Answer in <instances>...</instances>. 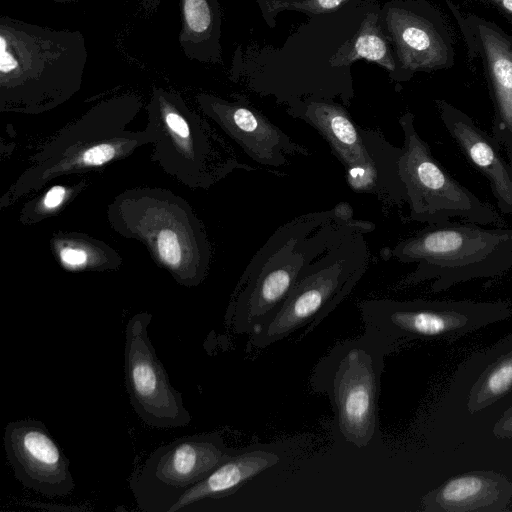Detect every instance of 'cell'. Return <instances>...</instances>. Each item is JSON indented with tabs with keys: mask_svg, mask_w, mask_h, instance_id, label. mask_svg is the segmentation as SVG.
Segmentation results:
<instances>
[{
	"mask_svg": "<svg viewBox=\"0 0 512 512\" xmlns=\"http://www.w3.org/2000/svg\"><path fill=\"white\" fill-rule=\"evenodd\" d=\"M374 224L353 218L349 203L297 216L279 226L254 254L238 280L224 317L235 334L250 335L283 303L321 255L354 232Z\"/></svg>",
	"mask_w": 512,
	"mask_h": 512,
	"instance_id": "1",
	"label": "cell"
},
{
	"mask_svg": "<svg viewBox=\"0 0 512 512\" xmlns=\"http://www.w3.org/2000/svg\"><path fill=\"white\" fill-rule=\"evenodd\" d=\"M88 50L78 30L0 17V112L38 115L80 91Z\"/></svg>",
	"mask_w": 512,
	"mask_h": 512,
	"instance_id": "2",
	"label": "cell"
},
{
	"mask_svg": "<svg viewBox=\"0 0 512 512\" xmlns=\"http://www.w3.org/2000/svg\"><path fill=\"white\" fill-rule=\"evenodd\" d=\"M142 97L127 92L104 99L62 127L30 157L29 166L0 198V209L68 175L102 171L152 144L148 130H127L143 108Z\"/></svg>",
	"mask_w": 512,
	"mask_h": 512,
	"instance_id": "3",
	"label": "cell"
},
{
	"mask_svg": "<svg viewBox=\"0 0 512 512\" xmlns=\"http://www.w3.org/2000/svg\"><path fill=\"white\" fill-rule=\"evenodd\" d=\"M106 216L114 232L139 241L179 285L197 287L208 276L212 246L205 226L191 205L171 190L126 189L108 204Z\"/></svg>",
	"mask_w": 512,
	"mask_h": 512,
	"instance_id": "4",
	"label": "cell"
},
{
	"mask_svg": "<svg viewBox=\"0 0 512 512\" xmlns=\"http://www.w3.org/2000/svg\"><path fill=\"white\" fill-rule=\"evenodd\" d=\"M402 263L416 269L399 283L405 288L432 280L431 291L478 278L502 275L512 268V229H488L480 224L446 220L428 224L392 250Z\"/></svg>",
	"mask_w": 512,
	"mask_h": 512,
	"instance_id": "5",
	"label": "cell"
},
{
	"mask_svg": "<svg viewBox=\"0 0 512 512\" xmlns=\"http://www.w3.org/2000/svg\"><path fill=\"white\" fill-rule=\"evenodd\" d=\"M146 112L151 160L187 188L207 190L237 169L255 170L178 92L154 87Z\"/></svg>",
	"mask_w": 512,
	"mask_h": 512,
	"instance_id": "6",
	"label": "cell"
},
{
	"mask_svg": "<svg viewBox=\"0 0 512 512\" xmlns=\"http://www.w3.org/2000/svg\"><path fill=\"white\" fill-rule=\"evenodd\" d=\"M388 354L391 352L381 339L364 332L336 343L311 373V389L327 395L341 439L356 448H366L374 440L384 359Z\"/></svg>",
	"mask_w": 512,
	"mask_h": 512,
	"instance_id": "7",
	"label": "cell"
},
{
	"mask_svg": "<svg viewBox=\"0 0 512 512\" xmlns=\"http://www.w3.org/2000/svg\"><path fill=\"white\" fill-rule=\"evenodd\" d=\"M364 232L345 236L312 263L280 307L248 339L249 349H264L295 331L311 332L354 289L369 263Z\"/></svg>",
	"mask_w": 512,
	"mask_h": 512,
	"instance_id": "8",
	"label": "cell"
},
{
	"mask_svg": "<svg viewBox=\"0 0 512 512\" xmlns=\"http://www.w3.org/2000/svg\"><path fill=\"white\" fill-rule=\"evenodd\" d=\"M368 332L390 352L412 341H454L512 316L508 301L368 299L358 302Z\"/></svg>",
	"mask_w": 512,
	"mask_h": 512,
	"instance_id": "9",
	"label": "cell"
},
{
	"mask_svg": "<svg viewBox=\"0 0 512 512\" xmlns=\"http://www.w3.org/2000/svg\"><path fill=\"white\" fill-rule=\"evenodd\" d=\"M404 134L399 174L407 192L410 218L434 224L459 217L480 225L497 222L498 214L461 185L433 156L414 126V115L399 118Z\"/></svg>",
	"mask_w": 512,
	"mask_h": 512,
	"instance_id": "10",
	"label": "cell"
},
{
	"mask_svg": "<svg viewBox=\"0 0 512 512\" xmlns=\"http://www.w3.org/2000/svg\"><path fill=\"white\" fill-rule=\"evenodd\" d=\"M232 453L218 432L183 436L159 446L129 479L137 507L144 512H169L189 488Z\"/></svg>",
	"mask_w": 512,
	"mask_h": 512,
	"instance_id": "11",
	"label": "cell"
},
{
	"mask_svg": "<svg viewBox=\"0 0 512 512\" xmlns=\"http://www.w3.org/2000/svg\"><path fill=\"white\" fill-rule=\"evenodd\" d=\"M152 314L133 315L125 330L124 372L130 404L154 428L188 426L192 420L182 393L174 389L148 336Z\"/></svg>",
	"mask_w": 512,
	"mask_h": 512,
	"instance_id": "12",
	"label": "cell"
},
{
	"mask_svg": "<svg viewBox=\"0 0 512 512\" xmlns=\"http://www.w3.org/2000/svg\"><path fill=\"white\" fill-rule=\"evenodd\" d=\"M384 26L395 46L400 70L416 72L449 69L455 63L453 39L441 13L424 0L388 5Z\"/></svg>",
	"mask_w": 512,
	"mask_h": 512,
	"instance_id": "13",
	"label": "cell"
},
{
	"mask_svg": "<svg viewBox=\"0 0 512 512\" xmlns=\"http://www.w3.org/2000/svg\"><path fill=\"white\" fill-rule=\"evenodd\" d=\"M454 15L471 59L482 64L494 107L492 135L512 161V35L478 15L463 16L450 0H444Z\"/></svg>",
	"mask_w": 512,
	"mask_h": 512,
	"instance_id": "14",
	"label": "cell"
},
{
	"mask_svg": "<svg viewBox=\"0 0 512 512\" xmlns=\"http://www.w3.org/2000/svg\"><path fill=\"white\" fill-rule=\"evenodd\" d=\"M3 442L14 476L25 488L48 497L67 496L74 490L70 460L43 422L11 421Z\"/></svg>",
	"mask_w": 512,
	"mask_h": 512,
	"instance_id": "15",
	"label": "cell"
},
{
	"mask_svg": "<svg viewBox=\"0 0 512 512\" xmlns=\"http://www.w3.org/2000/svg\"><path fill=\"white\" fill-rule=\"evenodd\" d=\"M196 101L202 113L258 164L281 167L289 164V157L311 154L244 98L199 93Z\"/></svg>",
	"mask_w": 512,
	"mask_h": 512,
	"instance_id": "16",
	"label": "cell"
},
{
	"mask_svg": "<svg viewBox=\"0 0 512 512\" xmlns=\"http://www.w3.org/2000/svg\"><path fill=\"white\" fill-rule=\"evenodd\" d=\"M440 119L468 161L488 180L499 210L512 214V165L501 144L466 113L445 100H436Z\"/></svg>",
	"mask_w": 512,
	"mask_h": 512,
	"instance_id": "17",
	"label": "cell"
},
{
	"mask_svg": "<svg viewBox=\"0 0 512 512\" xmlns=\"http://www.w3.org/2000/svg\"><path fill=\"white\" fill-rule=\"evenodd\" d=\"M287 103L290 116L305 121L326 140L343 165L345 174L370 164L361 127L343 106L331 99L318 97L293 99Z\"/></svg>",
	"mask_w": 512,
	"mask_h": 512,
	"instance_id": "18",
	"label": "cell"
},
{
	"mask_svg": "<svg viewBox=\"0 0 512 512\" xmlns=\"http://www.w3.org/2000/svg\"><path fill=\"white\" fill-rule=\"evenodd\" d=\"M512 500V482L491 471H470L449 478L425 494L426 512H504Z\"/></svg>",
	"mask_w": 512,
	"mask_h": 512,
	"instance_id": "19",
	"label": "cell"
},
{
	"mask_svg": "<svg viewBox=\"0 0 512 512\" xmlns=\"http://www.w3.org/2000/svg\"><path fill=\"white\" fill-rule=\"evenodd\" d=\"M279 461L276 453L264 449L234 452L203 480L189 488L169 512L204 511L209 505L232 496L249 480Z\"/></svg>",
	"mask_w": 512,
	"mask_h": 512,
	"instance_id": "20",
	"label": "cell"
},
{
	"mask_svg": "<svg viewBox=\"0 0 512 512\" xmlns=\"http://www.w3.org/2000/svg\"><path fill=\"white\" fill-rule=\"evenodd\" d=\"M361 133L371 161L366 168L345 174L348 186L354 192L376 196L383 204L402 206L407 202L399 174L403 147L392 145L379 130L361 127Z\"/></svg>",
	"mask_w": 512,
	"mask_h": 512,
	"instance_id": "21",
	"label": "cell"
},
{
	"mask_svg": "<svg viewBox=\"0 0 512 512\" xmlns=\"http://www.w3.org/2000/svg\"><path fill=\"white\" fill-rule=\"evenodd\" d=\"M162 0H140L145 17ZM181 29L178 41L184 55L201 63H221V11L218 0H179Z\"/></svg>",
	"mask_w": 512,
	"mask_h": 512,
	"instance_id": "22",
	"label": "cell"
},
{
	"mask_svg": "<svg viewBox=\"0 0 512 512\" xmlns=\"http://www.w3.org/2000/svg\"><path fill=\"white\" fill-rule=\"evenodd\" d=\"M50 251L65 271L107 272L120 269L123 258L106 242L76 231H57L49 240Z\"/></svg>",
	"mask_w": 512,
	"mask_h": 512,
	"instance_id": "23",
	"label": "cell"
},
{
	"mask_svg": "<svg viewBox=\"0 0 512 512\" xmlns=\"http://www.w3.org/2000/svg\"><path fill=\"white\" fill-rule=\"evenodd\" d=\"M386 36L379 24V16L368 12L358 31L336 51L330 63L333 66H345L356 60L366 59L395 72L396 61Z\"/></svg>",
	"mask_w": 512,
	"mask_h": 512,
	"instance_id": "24",
	"label": "cell"
},
{
	"mask_svg": "<svg viewBox=\"0 0 512 512\" xmlns=\"http://www.w3.org/2000/svg\"><path fill=\"white\" fill-rule=\"evenodd\" d=\"M89 179H78L49 186L31 197L21 207L18 221L31 226L53 218L62 213L72 202L88 188Z\"/></svg>",
	"mask_w": 512,
	"mask_h": 512,
	"instance_id": "25",
	"label": "cell"
},
{
	"mask_svg": "<svg viewBox=\"0 0 512 512\" xmlns=\"http://www.w3.org/2000/svg\"><path fill=\"white\" fill-rule=\"evenodd\" d=\"M512 389V350L491 363L472 386L467 408L475 414L492 405Z\"/></svg>",
	"mask_w": 512,
	"mask_h": 512,
	"instance_id": "26",
	"label": "cell"
},
{
	"mask_svg": "<svg viewBox=\"0 0 512 512\" xmlns=\"http://www.w3.org/2000/svg\"><path fill=\"white\" fill-rule=\"evenodd\" d=\"M348 1L350 0H263L261 6L266 17H274L284 10L315 15L335 10Z\"/></svg>",
	"mask_w": 512,
	"mask_h": 512,
	"instance_id": "27",
	"label": "cell"
},
{
	"mask_svg": "<svg viewBox=\"0 0 512 512\" xmlns=\"http://www.w3.org/2000/svg\"><path fill=\"white\" fill-rule=\"evenodd\" d=\"M493 433L498 438L512 439V406L496 422Z\"/></svg>",
	"mask_w": 512,
	"mask_h": 512,
	"instance_id": "28",
	"label": "cell"
},
{
	"mask_svg": "<svg viewBox=\"0 0 512 512\" xmlns=\"http://www.w3.org/2000/svg\"><path fill=\"white\" fill-rule=\"evenodd\" d=\"M493 6L512 24V0H476Z\"/></svg>",
	"mask_w": 512,
	"mask_h": 512,
	"instance_id": "29",
	"label": "cell"
},
{
	"mask_svg": "<svg viewBox=\"0 0 512 512\" xmlns=\"http://www.w3.org/2000/svg\"><path fill=\"white\" fill-rule=\"evenodd\" d=\"M50 1H53V2H56V3H77L80 0H50Z\"/></svg>",
	"mask_w": 512,
	"mask_h": 512,
	"instance_id": "30",
	"label": "cell"
}]
</instances>
